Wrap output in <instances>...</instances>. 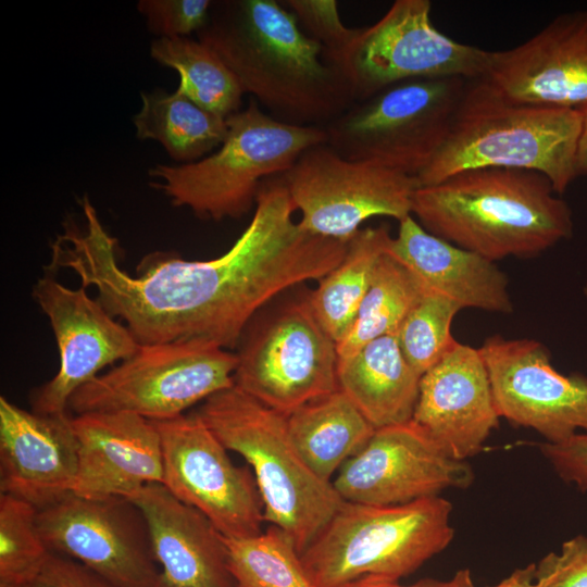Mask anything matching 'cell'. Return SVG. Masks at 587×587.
Returning <instances> with one entry per match:
<instances>
[{
	"label": "cell",
	"mask_w": 587,
	"mask_h": 587,
	"mask_svg": "<svg viewBox=\"0 0 587 587\" xmlns=\"http://www.w3.org/2000/svg\"><path fill=\"white\" fill-rule=\"evenodd\" d=\"M37 525L51 552L80 562L117 587H155L160 569L148 524L128 498L68 492L38 510Z\"/></svg>",
	"instance_id": "5bb4252c"
},
{
	"label": "cell",
	"mask_w": 587,
	"mask_h": 587,
	"mask_svg": "<svg viewBox=\"0 0 587 587\" xmlns=\"http://www.w3.org/2000/svg\"><path fill=\"white\" fill-rule=\"evenodd\" d=\"M582 128L576 154L577 175H587V108L580 110Z\"/></svg>",
	"instance_id": "f35d334b"
},
{
	"label": "cell",
	"mask_w": 587,
	"mask_h": 587,
	"mask_svg": "<svg viewBox=\"0 0 587 587\" xmlns=\"http://www.w3.org/2000/svg\"><path fill=\"white\" fill-rule=\"evenodd\" d=\"M300 228L312 235L349 241L374 216L398 222L412 215L419 180L380 165L348 160L327 143L305 150L280 175Z\"/></svg>",
	"instance_id": "7c38bea8"
},
{
	"label": "cell",
	"mask_w": 587,
	"mask_h": 587,
	"mask_svg": "<svg viewBox=\"0 0 587 587\" xmlns=\"http://www.w3.org/2000/svg\"><path fill=\"white\" fill-rule=\"evenodd\" d=\"M386 252L403 264L424 290L447 297L462 309L513 311L508 277L496 262L428 233L412 215L399 222Z\"/></svg>",
	"instance_id": "603a6c76"
},
{
	"label": "cell",
	"mask_w": 587,
	"mask_h": 587,
	"mask_svg": "<svg viewBox=\"0 0 587 587\" xmlns=\"http://www.w3.org/2000/svg\"><path fill=\"white\" fill-rule=\"evenodd\" d=\"M224 539L236 587H316L280 528L271 525L251 537Z\"/></svg>",
	"instance_id": "f546056e"
},
{
	"label": "cell",
	"mask_w": 587,
	"mask_h": 587,
	"mask_svg": "<svg viewBox=\"0 0 587 587\" xmlns=\"http://www.w3.org/2000/svg\"><path fill=\"white\" fill-rule=\"evenodd\" d=\"M211 0H140L137 10L158 38L188 37L207 24Z\"/></svg>",
	"instance_id": "836d02e7"
},
{
	"label": "cell",
	"mask_w": 587,
	"mask_h": 587,
	"mask_svg": "<svg viewBox=\"0 0 587 587\" xmlns=\"http://www.w3.org/2000/svg\"><path fill=\"white\" fill-rule=\"evenodd\" d=\"M37 514L30 503L1 494V583L32 586L51 553L39 533Z\"/></svg>",
	"instance_id": "4dcf8cb0"
},
{
	"label": "cell",
	"mask_w": 587,
	"mask_h": 587,
	"mask_svg": "<svg viewBox=\"0 0 587 587\" xmlns=\"http://www.w3.org/2000/svg\"><path fill=\"white\" fill-rule=\"evenodd\" d=\"M412 216L428 233L490 261L533 258L573 233L572 211L542 174L478 167L420 186Z\"/></svg>",
	"instance_id": "3957f363"
},
{
	"label": "cell",
	"mask_w": 587,
	"mask_h": 587,
	"mask_svg": "<svg viewBox=\"0 0 587 587\" xmlns=\"http://www.w3.org/2000/svg\"><path fill=\"white\" fill-rule=\"evenodd\" d=\"M500 417L557 444L587 433V376L563 375L541 342L487 337L479 348Z\"/></svg>",
	"instance_id": "9a60e30c"
},
{
	"label": "cell",
	"mask_w": 587,
	"mask_h": 587,
	"mask_svg": "<svg viewBox=\"0 0 587 587\" xmlns=\"http://www.w3.org/2000/svg\"><path fill=\"white\" fill-rule=\"evenodd\" d=\"M461 310L451 299L424 290L401 323L396 334L399 347L421 376L457 345L451 325Z\"/></svg>",
	"instance_id": "1f68e13d"
},
{
	"label": "cell",
	"mask_w": 587,
	"mask_h": 587,
	"mask_svg": "<svg viewBox=\"0 0 587 587\" xmlns=\"http://www.w3.org/2000/svg\"><path fill=\"white\" fill-rule=\"evenodd\" d=\"M32 587H117L71 558L51 552Z\"/></svg>",
	"instance_id": "8d00e7d4"
},
{
	"label": "cell",
	"mask_w": 587,
	"mask_h": 587,
	"mask_svg": "<svg viewBox=\"0 0 587 587\" xmlns=\"http://www.w3.org/2000/svg\"><path fill=\"white\" fill-rule=\"evenodd\" d=\"M227 450L252 467L264 521L284 530L301 554L344 503L332 482L317 476L289 435L287 415L235 385L196 411Z\"/></svg>",
	"instance_id": "5b68a950"
},
{
	"label": "cell",
	"mask_w": 587,
	"mask_h": 587,
	"mask_svg": "<svg viewBox=\"0 0 587 587\" xmlns=\"http://www.w3.org/2000/svg\"><path fill=\"white\" fill-rule=\"evenodd\" d=\"M226 122L224 141L209 155L149 170L153 188L201 218L245 215L255 204L265 178L285 174L305 150L327 142L324 127L280 122L253 99Z\"/></svg>",
	"instance_id": "8992f818"
},
{
	"label": "cell",
	"mask_w": 587,
	"mask_h": 587,
	"mask_svg": "<svg viewBox=\"0 0 587 587\" xmlns=\"http://www.w3.org/2000/svg\"><path fill=\"white\" fill-rule=\"evenodd\" d=\"M0 587H32L30 585H21V584H11V583H1Z\"/></svg>",
	"instance_id": "60d3db41"
},
{
	"label": "cell",
	"mask_w": 587,
	"mask_h": 587,
	"mask_svg": "<svg viewBox=\"0 0 587 587\" xmlns=\"http://www.w3.org/2000/svg\"><path fill=\"white\" fill-rule=\"evenodd\" d=\"M150 57L179 75L177 90L200 107L225 118L241 110L243 91L220 57L189 37L157 38Z\"/></svg>",
	"instance_id": "83f0119b"
},
{
	"label": "cell",
	"mask_w": 587,
	"mask_h": 587,
	"mask_svg": "<svg viewBox=\"0 0 587 587\" xmlns=\"http://www.w3.org/2000/svg\"><path fill=\"white\" fill-rule=\"evenodd\" d=\"M580 128L579 110L516 103L486 78L471 79L442 147L416 178L429 186L472 168H523L545 175L561 195L578 176Z\"/></svg>",
	"instance_id": "277c9868"
},
{
	"label": "cell",
	"mask_w": 587,
	"mask_h": 587,
	"mask_svg": "<svg viewBox=\"0 0 587 587\" xmlns=\"http://www.w3.org/2000/svg\"><path fill=\"white\" fill-rule=\"evenodd\" d=\"M337 380L375 429L412 420L421 375L404 358L396 335L376 338L338 359Z\"/></svg>",
	"instance_id": "cb8c5ba5"
},
{
	"label": "cell",
	"mask_w": 587,
	"mask_h": 587,
	"mask_svg": "<svg viewBox=\"0 0 587 587\" xmlns=\"http://www.w3.org/2000/svg\"><path fill=\"white\" fill-rule=\"evenodd\" d=\"M473 479L466 461L448 455L411 420L375 429L332 483L344 501L396 505L467 488Z\"/></svg>",
	"instance_id": "2e32d148"
},
{
	"label": "cell",
	"mask_w": 587,
	"mask_h": 587,
	"mask_svg": "<svg viewBox=\"0 0 587 587\" xmlns=\"http://www.w3.org/2000/svg\"><path fill=\"white\" fill-rule=\"evenodd\" d=\"M499 419L479 348L457 342L421 376L412 421L448 455L480 452Z\"/></svg>",
	"instance_id": "d6986e66"
},
{
	"label": "cell",
	"mask_w": 587,
	"mask_h": 587,
	"mask_svg": "<svg viewBox=\"0 0 587 587\" xmlns=\"http://www.w3.org/2000/svg\"><path fill=\"white\" fill-rule=\"evenodd\" d=\"M77 439L74 495L130 497L162 483L160 435L154 423L130 412H90L72 417Z\"/></svg>",
	"instance_id": "44dd1931"
},
{
	"label": "cell",
	"mask_w": 587,
	"mask_h": 587,
	"mask_svg": "<svg viewBox=\"0 0 587 587\" xmlns=\"http://www.w3.org/2000/svg\"><path fill=\"white\" fill-rule=\"evenodd\" d=\"M346 587H476L469 569L458 571L450 579L438 580L433 578L421 579L412 585H401L398 580L367 577L354 582ZM492 587H502L501 582Z\"/></svg>",
	"instance_id": "74e56055"
},
{
	"label": "cell",
	"mask_w": 587,
	"mask_h": 587,
	"mask_svg": "<svg viewBox=\"0 0 587 587\" xmlns=\"http://www.w3.org/2000/svg\"><path fill=\"white\" fill-rule=\"evenodd\" d=\"M236 365L235 353L204 341L140 345L130 358L77 389L68 408L76 415L130 412L150 421L171 420L233 386Z\"/></svg>",
	"instance_id": "30bf717a"
},
{
	"label": "cell",
	"mask_w": 587,
	"mask_h": 587,
	"mask_svg": "<svg viewBox=\"0 0 587 587\" xmlns=\"http://www.w3.org/2000/svg\"><path fill=\"white\" fill-rule=\"evenodd\" d=\"M484 78L516 103L587 108V10L562 13L522 45L492 51Z\"/></svg>",
	"instance_id": "ac0fdd59"
},
{
	"label": "cell",
	"mask_w": 587,
	"mask_h": 587,
	"mask_svg": "<svg viewBox=\"0 0 587 587\" xmlns=\"http://www.w3.org/2000/svg\"><path fill=\"white\" fill-rule=\"evenodd\" d=\"M534 587H587V537L576 536L535 566Z\"/></svg>",
	"instance_id": "e575fe53"
},
{
	"label": "cell",
	"mask_w": 587,
	"mask_h": 587,
	"mask_svg": "<svg viewBox=\"0 0 587 587\" xmlns=\"http://www.w3.org/2000/svg\"><path fill=\"white\" fill-rule=\"evenodd\" d=\"M198 40L280 122L325 127L354 102L341 72L280 1H213Z\"/></svg>",
	"instance_id": "7a4b0ae2"
},
{
	"label": "cell",
	"mask_w": 587,
	"mask_h": 587,
	"mask_svg": "<svg viewBox=\"0 0 587 587\" xmlns=\"http://www.w3.org/2000/svg\"><path fill=\"white\" fill-rule=\"evenodd\" d=\"M236 349L234 385L282 414L338 389L337 344L316 319L309 294L262 309Z\"/></svg>",
	"instance_id": "9c48e42d"
},
{
	"label": "cell",
	"mask_w": 587,
	"mask_h": 587,
	"mask_svg": "<svg viewBox=\"0 0 587 587\" xmlns=\"http://www.w3.org/2000/svg\"><path fill=\"white\" fill-rule=\"evenodd\" d=\"M128 499L143 514L159 564L155 587H236L224 536L197 509L151 483Z\"/></svg>",
	"instance_id": "7402d4cb"
},
{
	"label": "cell",
	"mask_w": 587,
	"mask_h": 587,
	"mask_svg": "<svg viewBox=\"0 0 587 587\" xmlns=\"http://www.w3.org/2000/svg\"><path fill=\"white\" fill-rule=\"evenodd\" d=\"M584 292H585V295L587 296V285H586V287H585V289H584Z\"/></svg>",
	"instance_id": "b9f144b4"
},
{
	"label": "cell",
	"mask_w": 587,
	"mask_h": 587,
	"mask_svg": "<svg viewBox=\"0 0 587 587\" xmlns=\"http://www.w3.org/2000/svg\"><path fill=\"white\" fill-rule=\"evenodd\" d=\"M287 425L302 459L317 476L328 482L375 432L339 388L288 414Z\"/></svg>",
	"instance_id": "d4e9b609"
},
{
	"label": "cell",
	"mask_w": 587,
	"mask_h": 587,
	"mask_svg": "<svg viewBox=\"0 0 587 587\" xmlns=\"http://www.w3.org/2000/svg\"><path fill=\"white\" fill-rule=\"evenodd\" d=\"M391 237L385 226L361 228L348 241L342 261L310 291L312 310L336 344L353 326L375 266L387 251Z\"/></svg>",
	"instance_id": "4316f807"
},
{
	"label": "cell",
	"mask_w": 587,
	"mask_h": 587,
	"mask_svg": "<svg viewBox=\"0 0 587 587\" xmlns=\"http://www.w3.org/2000/svg\"><path fill=\"white\" fill-rule=\"evenodd\" d=\"M297 18L302 30L319 42L327 60L336 66L337 61L358 36L360 28L344 24L335 0H285L280 1Z\"/></svg>",
	"instance_id": "d6a6232c"
},
{
	"label": "cell",
	"mask_w": 587,
	"mask_h": 587,
	"mask_svg": "<svg viewBox=\"0 0 587 587\" xmlns=\"http://www.w3.org/2000/svg\"><path fill=\"white\" fill-rule=\"evenodd\" d=\"M430 10L428 0H396L375 24L360 28L336 63L354 102L413 79L486 76L492 51L440 33Z\"/></svg>",
	"instance_id": "8fae6325"
},
{
	"label": "cell",
	"mask_w": 587,
	"mask_h": 587,
	"mask_svg": "<svg viewBox=\"0 0 587 587\" xmlns=\"http://www.w3.org/2000/svg\"><path fill=\"white\" fill-rule=\"evenodd\" d=\"M467 79H413L353 102L324 128L341 157L417 177L442 147Z\"/></svg>",
	"instance_id": "ba28073f"
},
{
	"label": "cell",
	"mask_w": 587,
	"mask_h": 587,
	"mask_svg": "<svg viewBox=\"0 0 587 587\" xmlns=\"http://www.w3.org/2000/svg\"><path fill=\"white\" fill-rule=\"evenodd\" d=\"M423 292L417 278L385 252L375 266L353 326L337 344L338 359L353 354L376 338L396 335Z\"/></svg>",
	"instance_id": "f1b7e54d"
},
{
	"label": "cell",
	"mask_w": 587,
	"mask_h": 587,
	"mask_svg": "<svg viewBox=\"0 0 587 587\" xmlns=\"http://www.w3.org/2000/svg\"><path fill=\"white\" fill-rule=\"evenodd\" d=\"M152 422L161 442V484L227 538L262 533L263 502L253 474L230 460L200 416L195 412Z\"/></svg>",
	"instance_id": "4fadbf2b"
},
{
	"label": "cell",
	"mask_w": 587,
	"mask_h": 587,
	"mask_svg": "<svg viewBox=\"0 0 587 587\" xmlns=\"http://www.w3.org/2000/svg\"><path fill=\"white\" fill-rule=\"evenodd\" d=\"M535 564L515 570L501 582L502 587H534Z\"/></svg>",
	"instance_id": "ab89813d"
},
{
	"label": "cell",
	"mask_w": 587,
	"mask_h": 587,
	"mask_svg": "<svg viewBox=\"0 0 587 587\" xmlns=\"http://www.w3.org/2000/svg\"><path fill=\"white\" fill-rule=\"evenodd\" d=\"M140 101V109L133 116L136 137L160 142L180 164L209 155L226 137L225 117L200 107L177 89L141 91Z\"/></svg>",
	"instance_id": "484cf974"
},
{
	"label": "cell",
	"mask_w": 587,
	"mask_h": 587,
	"mask_svg": "<svg viewBox=\"0 0 587 587\" xmlns=\"http://www.w3.org/2000/svg\"><path fill=\"white\" fill-rule=\"evenodd\" d=\"M33 296L51 324L60 367L53 378L32 392V411L66 413L77 389L107 365L130 358L140 345L84 286L71 289L47 273L34 285Z\"/></svg>",
	"instance_id": "e0dca14e"
},
{
	"label": "cell",
	"mask_w": 587,
	"mask_h": 587,
	"mask_svg": "<svg viewBox=\"0 0 587 587\" xmlns=\"http://www.w3.org/2000/svg\"><path fill=\"white\" fill-rule=\"evenodd\" d=\"M77 439L67 413L41 414L0 397V490L45 509L72 491Z\"/></svg>",
	"instance_id": "ffe728a7"
},
{
	"label": "cell",
	"mask_w": 587,
	"mask_h": 587,
	"mask_svg": "<svg viewBox=\"0 0 587 587\" xmlns=\"http://www.w3.org/2000/svg\"><path fill=\"white\" fill-rule=\"evenodd\" d=\"M451 512L439 496L396 505L344 501L300 558L316 587L399 580L451 542Z\"/></svg>",
	"instance_id": "52a82bcc"
},
{
	"label": "cell",
	"mask_w": 587,
	"mask_h": 587,
	"mask_svg": "<svg viewBox=\"0 0 587 587\" xmlns=\"http://www.w3.org/2000/svg\"><path fill=\"white\" fill-rule=\"evenodd\" d=\"M86 227L66 225L51 245L49 270L73 271L82 286L122 319L139 345L199 340L235 349L249 323L287 290L320 280L345 258L348 241L302 230L278 176L263 182L248 226L223 254L184 260L155 252L136 276L117 261V240L103 227L88 199Z\"/></svg>",
	"instance_id": "6da1fadb"
},
{
	"label": "cell",
	"mask_w": 587,
	"mask_h": 587,
	"mask_svg": "<svg viewBox=\"0 0 587 587\" xmlns=\"http://www.w3.org/2000/svg\"><path fill=\"white\" fill-rule=\"evenodd\" d=\"M539 448L564 482L587 492V433L575 434L557 444L546 441Z\"/></svg>",
	"instance_id": "d590c367"
}]
</instances>
